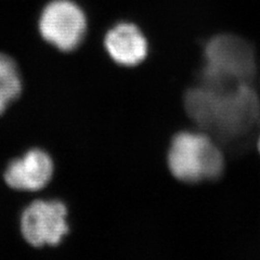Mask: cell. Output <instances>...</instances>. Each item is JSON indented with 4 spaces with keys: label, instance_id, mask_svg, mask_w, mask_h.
<instances>
[{
    "label": "cell",
    "instance_id": "1",
    "mask_svg": "<svg viewBox=\"0 0 260 260\" xmlns=\"http://www.w3.org/2000/svg\"><path fill=\"white\" fill-rule=\"evenodd\" d=\"M185 115L220 145L247 136L259 117L258 96L249 84L216 89L195 85L182 98Z\"/></svg>",
    "mask_w": 260,
    "mask_h": 260
},
{
    "label": "cell",
    "instance_id": "2",
    "mask_svg": "<svg viewBox=\"0 0 260 260\" xmlns=\"http://www.w3.org/2000/svg\"><path fill=\"white\" fill-rule=\"evenodd\" d=\"M166 166L176 181L189 185L216 181L225 169V157L213 138L201 130H181L166 151Z\"/></svg>",
    "mask_w": 260,
    "mask_h": 260
},
{
    "label": "cell",
    "instance_id": "3",
    "mask_svg": "<svg viewBox=\"0 0 260 260\" xmlns=\"http://www.w3.org/2000/svg\"><path fill=\"white\" fill-rule=\"evenodd\" d=\"M255 74L254 52L243 38L221 34L211 38L203 51L198 84L223 89L249 84Z\"/></svg>",
    "mask_w": 260,
    "mask_h": 260
},
{
    "label": "cell",
    "instance_id": "4",
    "mask_svg": "<svg viewBox=\"0 0 260 260\" xmlns=\"http://www.w3.org/2000/svg\"><path fill=\"white\" fill-rule=\"evenodd\" d=\"M70 211L60 200H36L22 211L20 230L30 246L56 247L71 233Z\"/></svg>",
    "mask_w": 260,
    "mask_h": 260
},
{
    "label": "cell",
    "instance_id": "5",
    "mask_svg": "<svg viewBox=\"0 0 260 260\" xmlns=\"http://www.w3.org/2000/svg\"><path fill=\"white\" fill-rule=\"evenodd\" d=\"M39 34L63 53L77 50L84 43L88 21L83 9L72 0H52L40 13Z\"/></svg>",
    "mask_w": 260,
    "mask_h": 260
},
{
    "label": "cell",
    "instance_id": "6",
    "mask_svg": "<svg viewBox=\"0 0 260 260\" xmlns=\"http://www.w3.org/2000/svg\"><path fill=\"white\" fill-rule=\"evenodd\" d=\"M55 165L52 156L42 149H30L7 166L4 178L13 190L37 192L52 181Z\"/></svg>",
    "mask_w": 260,
    "mask_h": 260
},
{
    "label": "cell",
    "instance_id": "7",
    "mask_svg": "<svg viewBox=\"0 0 260 260\" xmlns=\"http://www.w3.org/2000/svg\"><path fill=\"white\" fill-rule=\"evenodd\" d=\"M111 61L120 68L140 67L149 56V40L136 24L120 22L111 27L103 40Z\"/></svg>",
    "mask_w": 260,
    "mask_h": 260
},
{
    "label": "cell",
    "instance_id": "8",
    "mask_svg": "<svg viewBox=\"0 0 260 260\" xmlns=\"http://www.w3.org/2000/svg\"><path fill=\"white\" fill-rule=\"evenodd\" d=\"M20 70L9 55L0 52V115L22 93Z\"/></svg>",
    "mask_w": 260,
    "mask_h": 260
},
{
    "label": "cell",
    "instance_id": "9",
    "mask_svg": "<svg viewBox=\"0 0 260 260\" xmlns=\"http://www.w3.org/2000/svg\"><path fill=\"white\" fill-rule=\"evenodd\" d=\"M258 150L260 152V136H259V139H258Z\"/></svg>",
    "mask_w": 260,
    "mask_h": 260
}]
</instances>
